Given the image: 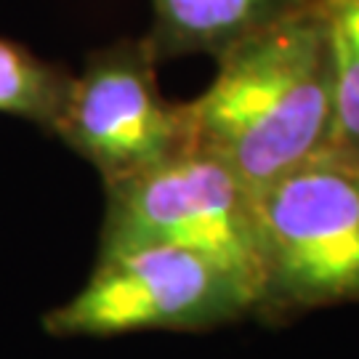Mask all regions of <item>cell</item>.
Returning a JSON list of instances; mask_svg holds the SVG:
<instances>
[{"label":"cell","mask_w":359,"mask_h":359,"mask_svg":"<svg viewBox=\"0 0 359 359\" xmlns=\"http://www.w3.org/2000/svg\"><path fill=\"white\" fill-rule=\"evenodd\" d=\"M72 75L11 40H0V115L29 120L51 133Z\"/></svg>","instance_id":"cell-8"},{"label":"cell","mask_w":359,"mask_h":359,"mask_svg":"<svg viewBox=\"0 0 359 359\" xmlns=\"http://www.w3.org/2000/svg\"><path fill=\"white\" fill-rule=\"evenodd\" d=\"M264 280L256 317L359 304V168L314 157L258 197Z\"/></svg>","instance_id":"cell-4"},{"label":"cell","mask_w":359,"mask_h":359,"mask_svg":"<svg viewBox=\"0 0 359 359\" xmlns=\"http://www.w3.org/2000/svg\"><path fill=\"white\" fill-rule=\"evenodd\" d=\"M147 35L123 38L86 59L72 75L53 136L99 170L104 184L128 179L187 147L181 102L157 83Z\"/></svg>","instance_id":"cell-5"},{"label":"cell","mask_w":359,"mask_h":359,"mask_svg":"<svg viewBox=\"0 0 359 359\" xmlns=\"http://www.w3.org/2000/svg\"><path fill=\"white\" fill-rule=\"evenodd\" d=\"M104 194L99 250L176 245L224 264L261 293V194L213 152L187 144L147 170L104 184Z\"/></svg>","instance_id":"cell-2"},{"label":"cell","mask_w":359,"mask_h":359,"mask_svg":"<svg viewBox=\"0 0 359 359\" xmlns=\"http://www.w3.org/2000/svg\"><path fill=\"white\" fill-rule=\"evenodd\" d=\"M181 102L187 144L231 165L258 194L320 157L333 117V40L322 0L245 38Z\"/></svg>","instance_id":"cell-1"},{"label":"cell","mask_w":359,"mask_h":359,"mask_svg":"<svg viewBox=\"0 0 359 359\" xmlns=\"http://www.w3.org/2000/svg\"><path fill=\"white\" fill-rule=\"evenodd\" d=\"M333 40V117L320 157L359 168V0H322Z\"/></svg>","instance_id":"cell-7"},{"label":"cell","mask_w":359,"mask_h":359,"mask_svg":"<svg viewBox=\"0 0 359 359\" xmlns=\"http://www.w3.org/2000/svg\"><path fill=\"white\" fill-rule=\"evenodd\" d=\"M88 283L43 317L53 338H115L144 330H210L256 317L253 285L187 248L136 243L96 250Z\"/></svg>","instance_id":"cell-3"},{"label":"cell","mask_w":359,"mask_h":359,"mask_svg":"<svg viewBox=\"0 0 359 359\" xmlns=\"http://www.w3.org/2000/svg\"><path fill=\"white\" fill-rule=\"evenodd\" d=\"M311 0H152V27L147 40L157 62L181 56H224Z\"/></svg>","instance_id":"cell-6"}]
</instances>
